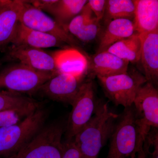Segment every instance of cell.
<instances>
[{
  "label": "cell",
  "instance_id": "obj_5",
  "mask_svg": "<svg viewBox=\"0 0 158 158\" xmlns=\"http://www.w3.org/2000/svg\"><path fill=\"white\" fill-rule=\"evenodd\" d=\"M56 73L35 70L19 62L12 64L0 71V91L33 93Z\"/></svg>",
  "mask_w": 158,
  "mask_h": 158
},
{
  "label": "cell",
  "instance_id": "obj_15",
  "mask_svg": "<svg viewBox=\"0 0 158 158\" xmlns=\"http://www.w3.org/2000/svg\"><path fill=\"white\" fill-rule=\"evenodd\" d=\"M11 44L26 46L41 49L53 47L64 49L70 47L53 35L30 28L20 22Z\"/></svg>",
  "mask_w": 158,
  "mask_h": 158
},
{
  "label": "cell",
  "instance_id": "obj_3",
  "mask_svg": "<svg viewBox=\"0 0 158 158\" xmlns=\"http://www.w3.org/2000/svg\"><path fill=\"white\" fill-rule=\"evenodd\" d=\"M47 111L38 108L16 124L0 128V158H12L44 125Z\"/></svg>",
  "mask_w": 158,
  "mask_h": 158
},
{
  "label": "cell",
  "instance_id": "obj_26",
  "mask_svg": "<svg viewBox=\"0 0 158 158\" xmlns=\"http://www.w3.org/2000/svg\"><path fill=\"white\" fill-rule=\"evenodd\" d=\"M61 158H80V153L73 139L63 142V152Z\"/></svg>",
  "mask_w": 158,
  "mask_h": 158
},
{
  "label": "cell",
  "instance_id": "obj_28",
  "mask_svg": "<svg viewBox=\"0 0 158 158\" xmlns=\"http://www.w3.org/2000/svg\"><path fill=\"white\" fill-rule=\"evenodd\" d=\"M6 61H7V60H6V58H5V57L2 58V59H0V67L2 66L4 62H6Z\"/></svg>",
  "mask_w": 158,
  "mask_h": 158
},
{
  "label": "cell",
  "instance_id": "obj_17",
  "mask_svg": "<svg viewBox=\"0 0 158 158\" xmlns=\"http://www.w3.org/2000/svg\"><path fill=\"white\" fill-rule=\"evenodd\" d=\"M66 29L78 41L89 43L98 36L101 29L100 22L86 4L81 13L72 20Z\"/></svg>",
  "mask_w": 158,
  "mask_h": 158
},
{
  "label": "cell",
  "instance_id": "obj_6",
  "mask_svg": "<svg viewBox=\"0 0 158 158\" xmlns=\"http://www.w3.org/2000/svg\"><path fill=\"white\" fill-rule=\"evenodd\" d=\"M97 77L107 97L114 104L125 108L132 106L138 90L147 82L144 76L136 69Z\"/></svg>",
  "mask_w": 158,
  "mask_h": 158
},
{
  "label": "cell",
  "instance_id": "obj_2",
  "mask_svg": "<svg viewBox=\"0 0 158 158\" xmlns=\"http://www.w3.org/2000/svg\"><path fill=\"white\" fill-rule=\"evenodd\" d=\"M107 158H135L143 149L145 139L141 134L133 105L124 108L115 123L110 138Z\"/></svg>",
  "mask_w": 158,
  "mask_h": 158
},
{
  "label": "cell",
  "instance_id": "obj_16",
  "mask_svg": "<svg viewBox=\"0 0 158 158\" xmlns=\"http://www.w3.org/2000/svg\"><path fill=\"white\" fill-rule=\"evenodd\" d=\"M55 61L57 73L81 75L88 73V60L73 47L61 49L50 53Z\"/></svg>",
  "mask_w": 158,
  "mask_h": 158
},
{
  "label": "cell",
  "instance_id": "obj_20",
  "mask_svg": "<svg viewBox=\"0 0 158 158\" xmlns=\"http://www.w3.org/2000/svg\"><path fill=\"white\" fill-rule=\"evenodd\" d=\"M136 33L133 20L117 19L107 24L100 40L96 53L106 50L111 45L122 40L132 36Z\"/></svg>",
  "mask_w": 158,
  "mask_h": 158
},
{
  "label": "cell",
  "instance_id": "obj_13",
  "mask_svg": "<svg viewBox=\"0 0 158 158\" xmlns=\"http://www.w3.org/2000/svg\"><path fill=\"white\" fill-rule=\"evenodd\" d=\"M22 0H0V52L11 44L20 22Z\"/></svg>",
  "mask_w": 158,
  "mask_h": 158
},
{
  "label": "cell",
  "instance_id": "obj_24",
  "mask_svg": "<svg viewBox=\"0 0 158 158\" xmlns=\"http://www.w3.org/2000/svg\"><path fill=\"white\" fill-rule=\"evenodd\" d=\"M25 118L14 111L0 112V128L16 124Z\"/></svg>",
  "mask_w": 158,
  "mask_h": 158
},
{
  "label": "cell",
  "instance_id": "obj_22",
  "mask_svg": "<svg viewBox=\"0 0 158 158\" xmlns=\"http://www.w3.org/2000/svg\"><path fill=\"white\" fill-rule=\"evenodd\" d=\"M106 51L129 63L139 62L141 52L140 35L135 33L131 37L115 43Z\"/></svg>",
  "mask_w": 158,
  "mask_h": 158
},
{
  "label": "cell",
  "instance_id": "obj_21",
  "mask_svg": "<svg viewBox=\"0 0 158 158\" xmlns=\"http://www.w3.org/2000/svg\"><path fill=\"white\" fill-rule=\"evenodd\" d=\"M39 108V103L35 100L22 94L0 91V112L13 111L26 117Z\"/></svg>",
  "mask_w": 158,
  "mask_h": 158
},
{
  "label": "cell",
  "instance_id": "obj_27",
  "mask_svg": "<svg viewBox=\"0 0 158 158\" xmlns=\"http://www.w3.org/2000/svg\"><path fill=\"white\" fill-rule=\"evenodd\" d=\"M147 153L144 151V148L142 150L140 151L137 153V158H146Z\"/></svg>",
  "mask_w": 158,
  "mask_h": 158
},
{
  "label": "cell",
  "instance_id": "obj_12",
  "mask_svg": "<svg viewBox=\"0 0 158 158\" xmlns=\"http://www.w3.org/2000/svg\"><path fill=\"white\" fill-rule=\"evenodd\" d=\"M27 2L37 9L48 12L57 23L67 30L69 24L81 13L88 1L34 0Z\"/></svg>",
  "mask_w": 158,
  "mask_h": 158
},
{
  "label": "cell",
  "instance_id": "obj_18",
  "mask_svg": "<svg viewBox=\"0 0 158 158\" xmlns=\"http://www.w3.org/2000/svg\"><path fill=\"white\" fill-rule=\"evenodd\" d=\"M129 62L106 51L96 53L88 61V72L97 77L112 76L125 73Z\"/></svg>",
  "mask_w": 158,
  "mask_h": 158
},
{
  "label": "cell",
  "instance_id": "obj_1",
  "mask_svg": "<svg viewBox=\"0 0 158 158\" xmlns=\"http://www.w3.org/2000/svg\"><path fill=\"white\" fill-rule=\"evenodd\" d=\"M118 116L110 111L106 103L98 104L94 115L72 139L80 153V158H98Z\"/></svg>",
  "mask_w": 158,
  "mask_h": 158
},
{
  "label": "cell",
  "instance_id": "obj_23",
  "mask_svg": "<svg viewBox=\"0 0 158 158\" xmlns=\"http://www.w3.org/2000/svg\"><path fill=\"white\" fill-rule=\"evenodd\" d=\"M135 4L133 0H106L103 19L107 24L117 19L133 20L135 18Z\"/></svg>",
  "mask_w": 158,
  "mask_h": 158
},
{
  "label": "cell",
  "instance_id": "obj_14",
  "mask_svg": "<svg viewBox=\"0 0 158 158\" xmlns=\"http://www.w3.org/2000/svg\"><path fill=\"white\" fill-rule=\"evenodd\" d=\"M141 40L140 61L148 82L156 86L158 81V30L139 34Z\"/></svg>",
  "mask_w": 158,
  "mask_h": 158
},
{
  "label": "cell",
  "instance_id": "obj_7",
  "mask_svg": "<svg viewBox=\"0 0 158 158\" xmlns=\"http://www.w3.org/2000/svg\"><path fill=\"white\" fill-rule=\"evenodd\" d=\"M71 105L72 109L66 127L67 140L73 139L90 121L98 106L94 85L91 80H87L83 84Z\"/></svg>",
  "mask_w": 158,
  "mask_h": 158
},
{
  "label": "cell",
  "instance_id": "obj_25",
  "mask_svg": "<svg viewBox=\"0 0 158 158\" xmlns=\"http://www.w3.org/2000/svg\"><path fill=\"white\" fill-rule=\"evenodd\" d=\"M106 0H89L87 5L91 9L94 15L100 22L103 19L106 11Z\"/></svg>",
  "mask_w": 158,
  "mask_h": 158
},
{
  "label": "cell",
  "instance_id": "obj_8",
  "mask_svg": "<svg viewBox=\"0 0 158 158\" xmlns=\"http://www.w3.org/2000/svg\"><path fill=\"white\" fill-rule=\"evenodd\" d=\"M19 22L30 28L53 35L71 47L80 45L78 40L53 18L27 1H23Z\"/></svg>",
  "mask_w": 158,
  "mask_h": 158
},
{
  "label": "cell",
  "instance_id": "obj_9",
  "mask_svg": "<svg viewBox=\"0 0 158 158\" xmlns=\"http://www.w3.org/2000/svg\"><path fill=\"white\" fill-rule=\"evenodd\" d=\"M133 106L142 135L146 138L152 128H158V91L155 86L148 82L141 86Z\"/></svg>",
  "mask_w": 158,
  "mask_h": 158
},
{
  "label": "cell",
  "instance_id": "obj_10",
  "mask_svg": "<svg viewBox=\"0 0 158 158\" xmlns=\"http://www.w3.org/2000/svg\"><path fill=\"white\" fill-rule=\"evenodd\" d=\"M88 74L73 75L56 73L39 88L40 91L51 100L71 104Z\"/></svg>",
  "mask_w": 158,
  "mask_h": 158
},
{
  "label": "cell",
  "instance_id": "obj_19",
  "mask_svg": "<svg viewBox=\"0 0 158 158\" xmlns=\"http://www.w3.org/2000/svg\"><path fill=\"white\" fill-rule=\"evenodd\" d=\"M136 33L144 34L158 30V0H134Z\"/></svg>",
  "mask_w": 158,
  "mask_h": 158
},
{
  "label": "cell",
  "instance_id": "obj_4",
  "mask_svg": "<svg viewBox=\"0 0 158 158\" xmlns=\"http://www.w3.org/2000/svg\"><path fill=\"white\" fill-rule=\"evenodd\" d=\"M64 126L55 122L45 125L12 158H61Z\"/></svg>",
  "mask_w": 158,
  "mask_h": 158
},
{
  "label": "cell",
  "instance_id": "obj_11",
  "mask_svg": "<svg viewBox=\"0 0 158 158\" xmlns=\"http://www.w3.org/2000/svg\"><path fill=\"white\" fill-rule=\"evenodd\" d=\"M7 51L5 57L7 61L16 60L35 70L57 73L52 56L41 49L11 45Z\"/></svg>",
  "mask_w": 158,
  "mask_h": 158
}]
</instances>
